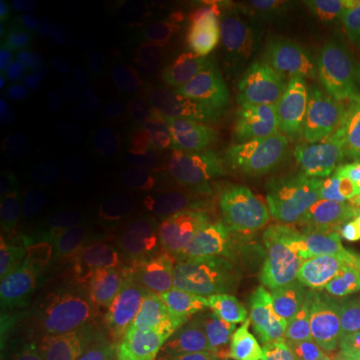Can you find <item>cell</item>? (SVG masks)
<instances>
[{"label": "cell", "instance_id": "cell-12", "mask_svg": "<svg viewBox=\"0 0 360 360\" xmlns=\"http://www.w3.org/2000/svg\"><path fill=\"white\" fill-rule=\"evenodd\" d=\"M152 238L160 257L170 264L187 262L202 247L200 227L180 210L159 215L152 225Z\"/></svg>", "mask_w": 360, "mask_h": 360}, {"label": "cell", "instance_id": "cell-29", "mask_svg": "<svg viewBox=\"0 0 360 360\" xmlns=\"http://www.w3.org/2000/svg\"><path fill=\"white\" fill-rule=\"evenodd\" d=\"M139 165H141L139 174L142 175V179L146 180L148 186L154 187L157 192L164 193L169 180V167L162 162L152 142L142 146L141 152H139Z\"/></svg>", "mask_w": 360, "mask_h": 360}, {"label": "cell", "instance_id": "cell-45", "mask_svg": "<svg viewBox=\"0 0 360 360\" xmlns=\"http://www.w3.org/2000/svg\"><path fill=\"white\" fill-rule=\"evenodd\" d=\"M283 360H349L347 355L337 349H310L290 355Z\"/></svg>", "mask_w": 360, "mask_h": 360}, {"label": "cell", "instance_id": "cell-34", "mask_svg": "<svg viewBox=\"0 0 360 360\" xmlns=\"http://www.w3.org/2000/svg\"><path fill=\"white\" fill-rule=\"evenodd\" d=\"M8 155H11V160L17 167L35 169L49 160V148L40 141L24 139V141L13 143Z\"/></svg>", "mask_w": 360, "mask_h": 360}, {"label": "cell", "instance_id": "cell-17", "mask_svg": "<svg viewBox=\"0 0 360 360\" xmlns=\"http://www.w3.org/2000/svg\"><path fill=\"white\" fill-rule=\"evenodd\" d=\"M102 282L92 267H72L58 274L52 285V295L62 307L85 309L98 299Z\"/></svg>", "mask_w": 360, "mask_h": 360}, {"label": "cell", "instance_id": "cell-33", "mask_svg": "<svg viewBox=\"0 0 360 360\" xmlns=\"http://www.w3.org/2000/svg\"><path fill=\"white\" fill-rule=\"evenodd\" d=\"M45 117H47L45 112L40 109L37 103L29 98V101L22 102L19 109L15 110V114L8 119L7 127L17 137H27V135L37 132Z\"/></svg>", "mask_w": 360, "mask_h": 360}, {"label": "cell", "instance_id": "cell-21", "mask_svg": "<svg viewBox=\"0 0 360 360\" xmlns=\"http://www.w3.org/2000/svg\"><path fill=\"white\" fill-rule=\"evenodd\" d=\"M52 65L53 57L51 53L44 52L42 49L35 47L34 44L24 40V44H20L15 49V52L12 53L7 65V72H4L19 85H37V82L44 80L51 74Z\"/></svg>", "mask_w": 360, "mask_h": 360}, {"label": "cell", "instance_id": "cell-1", "mask_svg": "<svg viewBox=\"0 0 360 360\" xmlns=\"http://www.w3.org/2000/svg\"><path fill=\"white\" fill-rule=\"evenodd\" d=\"M292 304L323 323L352 326L350 304L360 297V254L342 250L310 254L287 250L278 272Z\"/></svg>", "mask_w": 360, "mask_h": 360}, {"label": "cell", "instance_id": "cell-50", "mask_svg": "<svg viewBox=\"0 0 360 360\" xmlns=\"http://www.w3.org/2000/svg\"><path fill=\"white\" fill-rule=\"evenodd\" d=\"M233 360H252V359H233Z\"/></svg>", "mask_w": 360, "mask_h": 360}, {"label": "cell", "instance_id": "cell-14", "mask_svg": "<svg viewBox=\"0 0 360 360\" xmlns=\"http://www.w3.org/2000/svg\"><path fill=\"white\" fill-rule=\"evenodd\" d=\"M202 302L207 309L224 317L247 319L262 307V297L255 287L247 283L215 278L202 289Z\"/></svg>", "mask_w": 360, "mask_h": 360}, {"label": "cell", "instance_id": "cell-9", "mask_svg": "<svg viewBox=\"0 0 360 360\" xmlns=\"http://www.w3.org/2000/svg\"><path fill=\"white\" fill-rule=\"evenodd\" d=\"M302 44L287 32L265 34L245 40L225 58L227 69L277 75L287 62L300 51Z\"/></svg>", "mask_w": 360, "mask_h": 360}, {"label": "cell", "instance_id": "cell-40", "mask_svg": "<svg viewBox=\"0 0 360 360\" xmlns=\"http://www.w3.org/2000/svg\"><path fill=\"white\" fill-rule=\"evenodd\" d=\"M119 125L120 130H122V135L130 143H143L146 146L152 134L150 125H148L147 120L134 110L120 112Z\"/></svg>", "mask_w": 360, "mask_h": 360}, {"label": "cell", "instance_id": "cell-48", "mask_svg": "<svg viewBox=\"0 0 360 360\" xmlns=\"http://www.w3.org/2000/svg\"><path fill=\"white\" fill-rule=\"evenodd\" d=\"M8 51H11V49H8L7 40L6 39H0V62H2V65L7 62Z\"/></svg>", "mask_w": 360, "mask_h": 360}, {"label": "cell", "instance_id": "cell-39", "mask_svg": "<svg viewBox=\"0 0 360 360\" xmlns=\"http://www.w3.org/2000/svg\"><path fill=\"white\" fill-rule=\"evenodd\" d=\"M27 199V191L24 184L15 177L11 167L6 164L0 165V200L4 207L17 209L24 204Z\"/></svg>", "mask_w": 360, "mask_h": 360}, {"label": "cell", "instance_id": "cell-26", "mask_svg": "<svg viewBox=\"0 0 360 360\" xmlns=\"http://www.w3.org/2000/svg\"><path fill=\"white\" fill-rule=\"evenodd\" d=\"M101 146L107 165L117 172H129L139 165V152L124 135L114 130H103L101 134Z\"/></svg>", "mask_w": 360, "mask_h": 360}, {"label": "cell", "instance_id": "cell-16", "mask_svg": "<svg viewBox=\"0 0 360 360\" xmlns=\"http://www.w3.org/2000/svg\"><path fill=\"white\" fill-rule=\"evenodd\" d=\"M267 252L250 249L245 252H227L214 249L207 257V267L217 278L255 285L267 276Z\"/></svg>", "mask_w": 360, "mask_h": 360}, {"label": "cell", "instance_id": "cell-42", "mask_svg": "<svg viewBox=\"0 0 360 360\" xmlns=\"http://www.w3.org/2000/svg\"><path fill=\"white\" fill-rule=\"evenodd\" d=\"M65 34L67 39L64 57L69 62H74V64H79V62L85 60L89 56L92 40H89L87 35H85L80 29H77V27H70V29L65 30Z\"/></svg>", "mask_w": 360, "mask_h": 360}, {"label": "cell", "instance_id": "cell-7", "mask_svg": "<svg viewBox=\"0 0 360 360\" xmlns=\"http://www.w3.org/2000/svg\"><path fill=\"white\" fill-rule=\"evenodd\" d=\"M297 155L332 172L360 182V107L349 97L334 120L304 146L292 148Z\"/></svg>", "mask_w": 360, "mask_h": 360}, {"label": "cell", "instance_id": "cell-27", "mask_svg": "<svg viewBox=\"0 0 360 360\" xmlns=\"http://www.w3.org/2000/svg\"><path fill=\"white\" fill-rule=\"evenodd\" d=\"M30 101H34L45 112V115L53 120H58L69 109L72 98L65 90L56 87L52 84H37L32 85L27 92Z\"/></svg>", "mask_w": 360, "mask_h": 360}, {"label": "cell", "instance_id": "cell-19", "mask_svg": "<svg viewBox=\"0 0 360 360\" xmlns=\"http://www.w3.org/2000/svg\"><path fill=\"white\" fill-rule=\"evenodd\" d=\"M79 339V327L67 315H51L42 322L37 334V359L58 360L74 347Z\"/></svg>", "mask_w": 360, "mask_h": 360}, {"label": "cell", "instance_id": "cell-44", "mask_svg": "<svg viewBox=\"0 0 360 360\" xmlns=\"http://www.w3.org/2000/svg\"><path fill=\"white\" fill-rule=\"evenodd\" d=\"M74 134L70 130L69 125L62 120H52L51 124L44 125L39 130V141L44 143L45 147H51L53 150H60L67 146L69 137Z\"/></svg>", "mask_w": 360, "mask_h": 360}, {"label": "cell", "instance_id": "cell-37", "mask_svg": "<svg viewBox=\"0 0 360 360\" xmlns=\"http://www.w3.org/2000/svg\"><path fill=\"white\" fill-rule=\"evenodd\" d=\"M84 112L94 120V122L102 125L114 124L117 117H120L119 109H117L114 101L98 92L89 94V96L84 98Z\"/></svg>", "mask_w": 360, "mask_h": 360}, {"label": "cell", "instance_id": "cell-46", "mask_svg": "<svg viewBox=\"0 0 360 360\" xmlns=\"http://www.w3.org/2000/svg\"><path fill=\"white\" fill-rule=\"evenodd\" d=\"M15 7H13L8 0H2V2H0V35H2V39L11 37L13 30H15Z\"/></svg>", "mask_w": 360, "mask_h": 360}, {"label": "cell", "instance_id": "cell-35", "mask_svg": "<svg viewBox=\"0 0 360 360\" xmlns=\"http://www.w3.org/2000/svg\"><path fill=\"white\" fill-rule=\"evenodd\" d=\"M77 165L84 188H96L105 179L107 162L103 159L102 152L94 150V148L82 150L77 157Z\"/></svg>", "mask_w": 360, "mask_h": 360}, {"label": "cell", "instance_id": "cell-4", "mask_svg": "<svg viewBox=\"0 0 360 360\" xmlns=\"http://www.w3.org/2000/svg\"><path fill=\"white\" fill-rule=\"evenodd\" d=\"M312 72L319 87L344 96L360 80V7H344L314 27Z\"/></svg>", "mask_w": 360, "mask_h": 360}, {"label": "cell", "instance_id": "cell-41", "mask_svg": "<svg viewBox=\"0 0 360 360\" xmlns=\"http://www.w3.org/2000/svg\"><path fill=\"white\" fill-rule=\"evenodd\" d=\"M20 103V85L8 77L6 72H2V79H0V119L4 124L8 122V119L15 114Z\"/></svg>", "mask_w": 360, "mask_h": 360}, {"label": "cell", "instance_id": "cell-28", "mask_svg": "<svg viewBox=\"0 0 360 360\" xmlns=\"http://www.w3.org/2000/svg\"><path fill=\"white\" fill-rule=\"evenodd\" d=\"M30 315V300L20 285H4L0 290V327L7 328Z\"/></svg>", "mask_w": 360, "mask_h": 360}, {"label": "cell", "instance_id": "cell-11", "mask_svg": "<svg viewBox=\"0 0 360 360\" xmlns=\"http://www.w3.org/2000/svg\"><path fill=\"white\" fill-rule=\"evenodd\" d=\"M186 132L199 150L225 155L242 146V137L227 115L209 105H191L186 114Z\"/></svg>", "mask_w": 360, "mask_h": 360}, {"label": "cell", "instance_id": "cell-8", "mask_svg": "<svg viewBox=\"0 0 360 360\" xmlns=\"http://www.w3.org/2000/svg\"><path fill=\"white\" fill-rule=\"evenodd\" d=\"M276 77L262 72L237 70L224 85V105L229 117L242 127H252L265 119L276 97Z\"/></svg>", "mask_w": 360, "mask_h": 360}, {"label": "cell", "instance_id": "cell-13", "mask_svg": "<svg viewBox=\"0 0 360 360\" xmlns=\"http://www.w3.org/2000/svg\"><path fill=\"white\" fill-rule=\"evenodd\" d=\"M254 25L249 8L237 2H205L193 13V32L210 44H232Z\"/></svg>", "mask_w": 360, "mask_h": 360}, {"label": "cell", "instance_id": "cell-18", "mask_svg": "<svg viewBox=\"0 0 360 360\" xmlns=\"http://www.w3.org/2000/svg\"><path fill=\"white\" fill-rule=\"evenodd\" d=\"M212 184L219 199L227 205L229 210H233L249 199L257 182L252 179L245 164L229 157L214 167Z\"/></svg>", "mask_w": 360, "mask_h": 360}, {"label": "cell", "instance_id": "cell-10", "mask_svg": "<svg viewBox=\"0 0 360 360\" xmlns=\"http://www.w3.org/2000/svg\"><path fill=\"white\" fill-rule=\"evenodd\" d=\"M238 210L250 219L254 229V249L267 254L274 250H290L289 232L276 193L255 184L254 192Z\"/></svg>", "mask_w": 360, "mask_h": 360}, {"label": "cell", "instance_id": "cell-43", "mask_svg": "<svg viewBox=\"0 0 360 360\" xmlns=\"http://www.w3.org/2000/svg\"><path fill=\"white\" fill-rule=\"evenodd\" d=\"M119 188L122 192V195L127 197V199L132 200H150L155 199V197H160L162 193L157 192L154 187H150L146 180L142 179L141 174L129 175V177H124L119 182Z\"/></svg>", "mask_w": 360, "mask_h": 360}, {"label": "cell", "instance_id": "cell-24", "mask_svg": "<svg viewBox=\"0 0 360 360\" xmlns=\"http://www.w3.org/2000/svg\"><path fill=\"white\" fill-rule=\"evenodd\" d=\"M37 355V339L32 319L24 317L0 335V360H34Z\"/></svg>", "mask_w": 360, "mask_h": 360}, {"label": "cell", "instance_id": "cell-5", "mask_svg": "<svg viewBox=\"0 0 360 360\" xmlns=\"http://www.w3.org/2000/svg\"><path fill=\"white\" fill-rule=\"evenodd\" d=\"M347 101L322 87H305L272 115L270 134L282 147L304 146L335 119Z\"/></svg>", "mask_w": 360, "mask_h": 360}, {"label": "cell", "instance_id": "cell-20", "mask_svg": "<svg viewBox=\"0 0 360 360\" xmlns=\"http://www.w3.org/2000/svg\"><path fill=\"white\" fill-rule=\"evenodd\" d=\"M47 249V233L39 222L24 220L13 225L6 237V252L12 262L32 265L39 262Z\"/></svg>", "mask_w": 360, "mask_h": 360}, {"label": "cell", "instance_id": "cell-3", "mask_svg": "<svg viewBox=\"0 0 360 360\" xmlns=\"http://www.w3.org/2000/svg\"><path fill=\"white\" fill-rule=\"evenodd\" d=\"M290 250L334 254L347 250L360 237V217L340 204L312 197L277 195Z\"/></svg>", "mask_w": 360, "mask_h": 360}, {"label": "cell", "instance_id": "cell-15", "mask_svg": "<svg viewBox=\"0 0 360 360\" xmlns=\"http://www.w3.org/2000/svg\"><path fill=\"white\" fill-rule=\"evenodd\" d=\"M224 335L215 323L193 322L165 344L167 360H212L222 352Z\"/></svg>", "mask_w": 360, "mask_h": 360}, {"label": "cell", "instance_id": "cell-38", "mask_svg": "<svg viewBox=\"0 0 360 360\" xmlns=\"http://www.w3.org/2000/svg\"><path fill=\"white\" fill-rule=\"evenodd\" d=\"M19 11L24 19L37 24H52L64 12V7L56 0H22Z\"/></svg>", "mask_w": 360, "mask_h": 360}, {"label": "cell", "instance_id": "cell-31", "mask_svg": "<svg viewBox=\"0 0 360 360\" xmlns=\"http://www.w3.org/2000/svg\"><path fill=\"white\" fill-rule=\"evenodd\" d=\"M146 109L148 120L155 125H164L172 119L174 97L167 85L157 84L147 90Z\"/></svg>", "mask_w": 360, "mask_h": 360}, {"label": "cell", "instance_id": "cell-23", "mask_svg": "<svg viewBox=\"0 0 360 360\" xmlns=\"http://www.w3.org/2000/svg\"><path fill=\"white\" fill-rule=\"evenodd\" d=\"M214 238L220 250L245 252L254 249V229L250 219L238 209L227 210L215 222Z\"/></svg>", "mask_w": 360, "mask_h": 360}, {"label": "cell", "instance_id": "cell-22", "mask_svg": "<svg viewBox=\"0 0 360 360\" xmlns=\"http://www.w3.org/2000/svg\"><path fill=\"white\" fill-rule=\"evenodd\" d=\"M107 290L115 302L132 305L142 297L146 281L142 270L129 260H114L105 269Z\"/></svg>", "mask_w": 360, "mask_h": 360}, {"label": "cell", "instance_id": "cell-25", "mask_svg": "<svg viewBox=\"0 0 360 360\" xmlns=\"http://www.w3.org/2000/svg\"><path fill=\"white\" fill-rule=\"evenodd\" d=\"M97 224L110 236L132 238L139 232V215L134 209L122 204H101L94 210Z\"/></svg>", "mask_w": 360, "mask_h": 360}, {"label": "cell", "instance_id": "cell-2", "mask_svg": "<svg viewBox=\"0 0 360 360\" xmlns=\"http://www.w3.org/2000/svg\"><path fill=\"white\" fill-rule=\"evenodd\" d=\"M245 167L255 182L276 195L312 197L334 204L360 202V182L297 155L292 148L264 142L250 147Z\"/></svg>", "mask_w": 360, "mask_h": 360}, {"label": "cell", "instance_id": "cell-30", "mask_svg": "<svg viewBox=\"0 0 360 360\" xmlns=\"http://www.w3.org/2000/svg\"><path fill=\"white\" fill-rule=\"evenodd\" d=\"M65 39V30H62L60 27L53 24H34L24 34V40L34 44L35 47L42 49L44 52L51 53L52 57L64 52Z\"/></svg>", "mask_w": 360, "mask_h": 360}, {"label": "cell", "instance_id": "cell-49", "mask_svg": "<svg viewBox=\"0 0 360 360\" xmlns=\"http://www.w3.org/2000/svg\"><path fill=\"white\" fill-rule=\"evenodd\" d=\"M8 132H11V130H8L7 124L2 122V125H0V147H2V148L6 147L7 142H8Z\"/></svg>", "mask_w": 360, "mask_h": 360}, {"label": "cell", "instance_id": "cell-36", "mask_svg": "<svg viewBox=\"0 0 360 360\" xmlns=\"http://www.w3.org/2000/svg\"><path fill=\"white\" fill-rule=\"evenodd\" d=\"M85 67L94 77H109L114 72L112 49L105 39H94L89 56L85 58Z\"/></svg>", "mask_w": 360, "mask_h": 360}, {"label": "cell", "instance_id": "cell-47", "mask_svg": "<svg viewBox=\"0 0 360 360\" xmlns=\"http://www.w3.org/2000/svg\"><path fill=\"white\" fill-rule=\"evenodd\" d=\"M82 360H139L137 355L130 352L129 349L122 347H107V349H98L96 352L89 354L87 357Z\"/></svg>", "mask_w": 360, "mask_h": 360}, {"label": "cell", "instance_id": "cell-6", "mask_svg": "<svg viewBox=\"0 0 360 360\" xmlns=\"http://www.w3.org/2000/svg\"><path fill=\"white\" fill-rule=\"evenodd\" d=\"M242 347L260 360H283L310 349H332L339 335L299 317H274L247 326L242 330Z\"/></svg>", "mask_w": 360, "mask_h": 360}, {"label": "cell", "instance_id": "cell-32", "mask_svg": "<svg viewBox=\"0 0 360 360\" xmlns=\"http://www.w3.org/2000/svg\"><path fill=\"white\" fill-rule=\"evenodd\" d=\"M210 182H212V179L204 170L188 167L175 175L172 184H170L169 192L174 199H191V197H195L207 191Z\"/></svg>", "mask_w": 360, "mask_h": 360}]
</instances>
